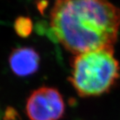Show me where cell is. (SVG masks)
<instances>
[{
	"mask_svg": "<svg viewBox=\"0 0 120 120\" xmlns=\"http://www.w3.org/2000/svg\"><path fill=\"white\" fill-rule=\"evenodd\" d=\"M9 64L14 74L19 77H27L37 72L40 64V56L33 48L24 46L14 49L9 57Z\"/></svg>",
	"mask_w": 120,
	"mask_h": 120,
	"instance_id": "cell-4",
	"label": "cell"
},
{
	"mask_svg": "<svg viewBox=\"0 0 120 120\" xmlns=\"http://www.w3.org/2000/svg\"><path fill=\"white\" fill-rule=\"evenodd\" d=\"M14 27L18 36L22 38H26L32 32L33 23L30 18H25V17H20L15 20Z\"/></svg>",
	"mask_w": 120,
	"mask_h": 120,
	"instance_id": "cell-5",
	"label": "cell"
},
{
	"mask_svg": "<svg viewBox=\"0 0 120 120\" xmlns=\"http://www.w3.org/2000/svg\"><path fill=\"white\" fill-rule=\"evenodd\" d=\"M50 26L59 44L75 55L114 48L120 10L109 0H56Z\"/></svg>",
	"mask_w": 120,
	"mask_h": 120,
	"instance_id": "cell-1",
	"label": "cell"
},
{
	"mask_svg": "<svg viewBox=\"0 0 120 120\" xmlns=\"http://www.w3.org/2000/svg\"><path fill=\"white\" fill-rule=\"evenodd\" d=\"M69 80L80 96L93 97L109 92L119 78V64L114 48H104L75 55Z\"/></svg>",
	"mask_w": 120,
	"mask_h": 120,
	"instance_id": "cell-2",
	"label": "cell"
},
{
	"mask_svg": "<svg viewBox=\"0 0 120 120\" xmlns=\"http://www.w3.org/2000/svg\"><path fill=\"white\" fill-rule=\"evenodd\" d=\"M0 120H1V118H0Z\"/></svg>",
	"mask_w": 120,
	"mask_h": 120,
	"instance_id": "cell-6",
	"label": "cell"
},
{
	"mask_svg": "<svg viewBox=\"0 0 120 120\" xmlns=\"http://www.w3.org/2000/svg\"><path fill=\"white\" fill-rule=\"evenodd\" d=\"M25 111L30 120H59L64 114V101L56 88L41 87L30 95Z\"/></svg>",
	"mask_w": 120,
	"mask_h": 120,
	"instance_id": "cell-3",
	"label": "cell"
}]
</instances>
